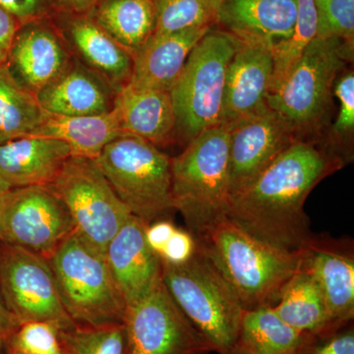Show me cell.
<instances>
[{"instance_id":"ba28073f","label":"cell","mask_w":354,"mask_h":354,"mask_svg":"<svg viewBox=\"0 0 354 354\" xmlns=\"http://www.w3.org/2000/svg\"><path fill=\"white\" fill-rule=\"evenodd\" d=\"M353 50L344 39L317 37L285 80L268 95L267 106L292 128L298 139L320 127L337 77Z\"/></svg>"},{"instance_id":"2e32d148","label":"cell","mask_w":354,"mask_h":354,"mask_svg":"<svg viewBox=\"0 0 354 354\" xmlns=\"http://www.w3.org/2000/svg\"><path fill=\"white\" fill-rule=\"evenodd\" d=\"M225 80L221 125L230 127L267 104L271 88V50L261 44L237 41Z\"/></svg>"},{"instance_id":"7c38bea8","label":"cell","mask_w":354,"mask_h":354,"mask_svg":"<svg viewBox=\"0 0 354 354\" xmlns=\"http://www.w3.org/2000/svg\"><path fill=\"white\" fill-rule=\"evenodd\" d=\"M127 354H209L213 346L177 307L162 281L127 307Z\"/></svg>"},{"instance_id":"8d00e7d4","label":"cell","mask_w":354,"mask_h":354,"mask_svg":"<svg viewBox=\"0 0 354 354\" xmlns=\"http://www.w3.org/2000/svg\"><path fill=\"white\" fill-rule=\"evenodd\" d=\"M0 7L10 13L21 25L34 22L44 11V0H0Z\"/></svg>"},{"instance_id":"4dcf8cb0","label":"cell","mask_w":354,"mask_h":354,"mask_svg":"<svg viewBox=\"0 0 354 354\" xmlns=\"http://www.w3.org/2000/svg\"><path fill=\"white\" fill-rule=\"evenodd\" d=\"M65 354H127L124 324L106 327L74 325L60 330Z\"/></svg>"},{"instance_id":"d590c367","label":"cell","mask_w":354,"mask_h":354,"mask_svg":"<svg viewBox=\"0 0 354 354\" xmlns=\"http://www.w3.org/2000/svg\"><path fill=\"white\" fill-rule=\"evenodd\" d=\"M197 250L196 239L190 232L176 228L160 254V259L172 265L187 262Z\"/></svg>"},{"instance_id":"7402d4cb","label":"cell","mask_w":354,"mask_h":354,"mask_svg":"<svg viewBox=\"0 0 354 354\" xmlns=\"http://www.w3.org/2000/svg\"><path fill=\"white\" fill-rule=\"evenodd\" d=\"M95 74L81 66H71L37 94L48 113L62 116L95 115L109 113L113 99Z\"/></svg>"},{"instance_id":"5bb4252c","label":"cell","mask_w":354,"mask_h":354,"mask_svg":"<svg viewBox=\"0 0 354 354\" xmlns=\"http://www.w3.org/2000/svg\"><path fill=\"white\" fill-rule=\"evenodd\" d=\"M146 227L136 216H130L104 252L127 307L141 301L162 281V259L147 243Z\"/></svg>"},{"instance_id":"7bdbcfd3","label":"cell","mask_w":354,"mask_h":354,"mask_svg":"<svg viewBox=\"0 0 354 354\" xmlns=\"http://www.w3.org/2000/svg\"><path fill=\"white\" fill-rule=\"evenodd\" d=\"M10 189V186H9L8 184L4 183L3 180H1V179H0V200H1L2 197H3L4 195H6V193L8 192V191Z\"/></svg>"},{"instance_id":"f35d334b","label":"cell","mask_w":354,"mask_h":354,"mask_svg":"<svg viewBox=\"0 0 354 354\" xmlns=\"http://www.w3.org/2000/svg\"><path fill=\"white\" fill-rule=\"evenodd\" d=\"M176 230V227L171 221L162 220L153 221L145 227L147 243L152 248L153 252L160 256Z\"/></svg>"},{"instance_id":"f6af8a7d","label":"cell","mask_w":354,"mask_h":354,"mask_svg":"<svg viewBox=\"0 0 354 354\" xmlns=\"http://www.w3.org/2000/svg\"><path fill=\"white\" fill-rule=\"evenodd\" d=\"M11 354H18V353H11Z\"/></svg>"},{"instance_id":"ee69618b","label":"cell","mask_w":354,"mask_h":354,"mask_svg":"<svg viewBox=\"0 0 354 354\" xmlns=\"http://www.w3.org/2000/svg\"><path fill=\"white\" fill-rule=\"evenodd\" d=\"M2 346H3V344L0 341V351H1Z\"/></svg>"},{"instance_id":"8fae6325","label":"cell","mask_w":354,"mask_h":354,"mask_svg":"<svg viewBox=\"0 0 354 354\" xmlns=\"http://www.w3.org/2000/svg\"><path fill=\"white\" fill-rule=\"evenodd\" d=\"M0 288L18 325L48 321L62 330L76 325L62 306L50 261L39 254L0 242Z\"/></svg>"},{"instance_id":"d6986e66","label":"cell","mask_w":354,"mask_h":354,"mask_svg":"<svg viewBox=\"0 0 354 354\" xmlns=\"http://www.w3.org/2000/svg\"><path fill=\"white\" fill-rule=\"evenodd\" d=\"M57 139L27 136L0 144V179L11 188L50 185L72 157Z\"/></svg>"},{"instance_id":"ac0fdd59","label":"cell","mask_w":354,"mask_h":354,"mask_svg":"<svg viewBox=\"0 0 354 354\" xmlns=\"http://www.w3.org/2000/svg\"><path fill=\"white\" fill-rule=\"evenodd\" d=\"M69 59L57 35L34 21L18 30L6 65L20 85L37 95L68 68Z\"/></svg>"},{"instance_id":"4316f807","label":"cell","mask_w":354,"mask_h":354,"mask_svg":"<svg viewBox=\"0 0 354 354\" xmlns=\"http://www.w3.org/2000/svg\"><path fill=\"white\" fill-rule=\"evenodd\" d=\"M309 337L263 306L244 310L237 342L256 354H297Z\"/></svg>"},{"instance_id":"8992f818","label":"cell","mask_w":354,"mask_h":354,"mask_svg":"<svg viewBox=\"0 0 354 354\" xmlns=\"http://www.w3.org/2000/svg\"><path fill=\"white\" fill-rule=\"evenodd\" d=\"M94 160L121 202L146 225L174 209L171 158L157 146L122 134Z\"/></svg>"},{"instance_id":"ffe728a7","label":"cell","mask_w":354,"mask_h":354,"mask_svg":"<svg viewBox=\"0 0 354 354\" xmlns=\"http://www.w3.org/2000/svg\"><path fill=\"white\" fill-rule=\"evenodd\" d=\"M212 28L151 37L133 57L132 73L127 86L139 90L171 92L191 51Z\"/></svg>"},{"instance_id":"1f68e13d","label":"cell","mask_w":354,"mask_h":354,"mask_svg":"<svg viewBox=\"0 0 354 354\" xmlns=\"http://www.w3.org/2000/svg\"><path fill=\"white\" fill-rule=\"evenodd\" d=\"M60 330L48 321L20 324L4 346L9 354H65Z\"/></svg>"},{"instance_id":"277c9868","label":"cell","mask_w":354,"mask_h":354,"mask_svg":"<svg viewBox=\"0 0 354 354\" xmlns=\"http://www.w3.org/2000/svg\"><path fill=\"white\" fill-rule=\"evenodd\" d=\"M162 281L177 307L214 351L225 354L234 348L245 309L198 247L194 256L183 264L162 260Z\"/></svg>"},{"instance_id":"52a82bcc","label":"cell","mask_w":354,"mask_h":354,"mask_svg":"<svg viewBox=\"0 0 354 354\" xmlns=\"http://www.w3.org/2000/svg\"><path fill=\"white\" fill-rule=\"evenodd\" d=\"M236 46L232 37L212 28L191 51L172 87L176 135L186 145L202 132L221 125L228 65Z\"/></svg>"},{"instance_id":"74e56055","label":"cell","mask_w":354,"mask_h":354,"mask_svg":"<svg viewBox=\"0 0 354 354\" xmlns=\"http://www.w3.org/2000/svg\"><path fill=\"white\" fill-rule=\"evenodd\" d=\"M21 26L10 13L0 7V64H6L14 38Z\"/></svg>"},{"instance_id":"e575fe53","label":"cell","mask_w":354,"mask_h":354,"mask_svg":"<svg viewBox=\"0 0 354 354\" xmlns=\"http://www.w3.org/2000/svg\"><path fill=\"white\" fill-rule=\"evenodd\" d=\"M297 354H354V329L351 322L319 335H310Z\"/></svg>"},{"instance_id":"30bf717a","label":"cell","mask_w":354,"mask_h":354,"mask_svg":"<svg viewBox=\"0 0 354 354\" xmlns=\"http://www.w3.org/2000/svg\"><path fill=\"white\" fill-rule=\"evenodd\" d=\"M74 232L68 212L48 186L11 188L0 200V242L50 259Z\"/></svg>"},{"instance_id":"44dd1931","label":"cell","mask_w":354,"mask_h":354,"mask_svg":"<svg viewBox=\"0 0 354 354\" xmlns=\"http://www.w3.org/2000/svg\"><path fill=\"white\" fill-rule=\"evenodd\" d=\"M122 134L160 147L176 136V113L171 92L125 86L116 93L111 109Z\"/></svg>"},{"instance_id":"9a60e30c","label":"cell","mask_w":354,"mask_h":354,"mask_svg":"<svg viewBox=\"0 0 354 354\" xmlns=\"http://www.w3.org/2000/svg\"><path fill=\"white\" fill-rule=\"evenodd\" d=\"M301 266L322 291L333 325L342 327L354 316L353 245L329 237L314 236L301 252Z\"/></svg>"},{"instance_id":"b9f144b4","label":"cell","mask_w":354,"mask_h":354,"mask_svg":"<svg viewBox=\"0 0 354 354\" xmlns=\"http://www.w3.org/2000/svg\"><path fill=\"white\" fill-rule=\"evenodd\" d=\"M225 354H256L255 353H253V351H251L250 349H248L245 348V346H241V344H239L237 342L236 344L230 349L228 353Z\"/></svg>"},{"instance_id":"cb8c5ba5","label":"cell","mask_w":354,"mask_h":354,"mask_svg":"<svg viewBox=\"0 0 354 354\" xmlns=\"http://www.w3.org/2000/svg\"><path fill=\"white\" fill-rule=\"evenodd\" d=\"M122 135L113 111L86 116L48 113L31 136L59 140L69 146L74 157L95 160L104 147Z\"/></svg>"},{"instance_id":"484cf974","label":"cell","mask_w":354,"mask_h":354,"mask_svg":"<svg viewBox=\"0 0 354 354\" xmlns=\"http://www.w3.org/2000/svg\"><path fill=\"white\" fill-rule=\"evenodd\" d=\"M90 17L132 57L150 39L155 28L153 0H100Z\"/></svg>"},{"instance_id":"83f0119b","label":"cell","mask_w":354,"mask_h":354,"mask_svg":"<svg viewBox=\"0 0 354 354\" xmlns=\"http://www.w3.org/2000/svg\"><path fill=\"white\" fill-rule=\"evenodd\" d=\"M46 115L37 95L20 85L6 64H0V144L31 136Z\"/></svg>"},{"instance_id":"6da1fadb","label":"cell","mask_w":354,"mask_h":354,"mask_svg":"<svg viewBox=\"0 0 354 354\" xmlns=\"http://www.w3.org/2000/svg\"><path fill=\"white\" fill-rule=\"evenodd\" d=\"M342 165L325 149L297 140L230 196L227 216L258 241L301 253L315 236L305 214V201L317 184Z\"/></svg>"},{"instance_id":"f1b7e54d","label":"cell","mask_w":354,"mask_h":354,"mask_svg":"<svg viewBox=\"0 0 354 354\" xmlns=\"http://www.w3.org/2000/svg\"><path fill=\"white\" fill-rule=\"evenodd\" d=\"M223 0H153L155 28L152 37L214 27Z\"/></svg>"},{"instance_id":"603a6c76","label":"cell","mask_w":354,"mask_h":354,"mask_svg":"<svg viewBox=\"0 0 354 354\" xmlns=\"http://www.w3.org/2000/svg\"><path fill=\"white\" fill-rule=\"evenodd\" d=\"M68 35L80 57L115 94L127 85L132 73V55L90 16L72 20Z\"/></svg>"},{"instance_id":"836d02e7","label":"cell","mask_w":354,"mask_h":354,"mask_svg":"<svg viewBox=\"0 0 354 354\" xmlns=\"http://www.w3.org/2000/svg\"><path fill=\"white\" fill-rule=\"evenodd\" d=\"M318 18L317 37L344 39L353 46L354 0H313Z\"/></svg>"},{"instance_id":"5b68a950","label":"cell","mask_w":354,"mask_h":354,"mask_svg":"<svg viewBox=\"0 0 354 354\" xmlns=\"http://www.w3.org/2000/svg\"><path fill=\"white\" fill-rule=\"evenodd\" d=\"M48 261L62 306L76 325L106 327L124 324L127 304L104 254L73 232Z\"/></svg>"},{"instance_id":"4fadbf2b","label":"cell","mask_w":354,"mask_h":354,"mask_svg":"<svg viewBox=\"0 0 354 354\" xmlns=\"http://www.w3.org/2000/svg\"><path fill=\"white\" fill-rule=\"evenodd\" d=\"M230 129V196L253 181L298 137L266 104Z\"/></svg>"},{"instance_id":"e0dca14e","label":"cell","mask_w":354,"mask_h":354,"mask_svg":"<svg viewBox=\"0 0 354 354\" xmlns=\"http://www.w3.org/2000/svg\"><path fill=\"white\" fill-rule=\"evenodd\" d=\"M297 17V0H223L216 25L235 41L270 50L290 38Z\"/></svg>"},{"instance_id":"f546056e","label":"cell","mask_w":354,"mask_h":354,"mask_svg":"<svg viewBox=\"0 0 354 354\" xmlns=\"http://www.w3.org/2000/svg\"><path fill=\"white\" fill-rule=\"evenodd\" d=\"M318 18L313 0H297V17L290 38L271 48L272 78L270 92L276 90L299 62L307 46L317 38Z\"/></svg>"},{"instance_id":"d6a6232c","label":"cell","mask_w":354,"mask_h":354,"mask_svg":"<svg viewBox=\"0 0 354 354\" xmlns=\"http://www.w3.org/2000/svg\"><path fill=\"white\" fill-rule=\"evenodd\" d=\"M334 93L339 102V114L333 127L332 148L330 152L344 165L351 156L346 152L348 147L351 152V142L354 132V74L346 72L339 77L335 84Z\"/></svg>"},{"instance_id":"d4e9b609","label":"cell","mask_w":354,"mask_h":354,"mask_svg":"<svg viewBox=\"0 0 354 354\" xmlns=\"http://www.w3.org/2000/svg\"><path fill=\"white\" fill-rule=\"evenodd\" d=\"M272 308L286 324L305 334L319 335L337 329L333 325L316 279L301 264Z\"/></svg>"},{"instance_id":"7a4b0ae2","label":"cell","mask_w":354,"mask_h":354,"mask_svg":"<svg viewBox=\"0 0 354 354\" xmlns=\"http://www.w3.org/2000/svg\"><path fill=\"white\" fill-rule=\"evenodd\" d=\"M193 236L245 310L278 304L281 290L301 264V253L258 241L227 216Z\"/></svg>"},{"instance_id":"60d3db41","label":"cell","mask_w":354,"mask_h":354,"mask_svg":"<svg viewBox=\"0 0 354 354\" xmlns=\"http://www.w3.org/2000/svg\"><path fill=\"white\" fill-rule=\"evenodd\" d=\"M64 8L74 13L91 12L100 0H57Z\"/></svg>"},{"instance_id":"ab89813d","label":"cell","mask_w":354,"mask_h":354,"mask_svg":"<svg viewBox=\"0 0 354 354\" xmlns=\"http://www.w3.org/2000/svg\"><path fill=\"white\" fill-rule=\"evenodd\" d=\"M17 327L18 323L16 322L12 314L7 309L3 297H2L1 288H0V341L3 346Z\"/></svg>"},{"instance_id":"9c48e42d","label":"cell","mask_w":354,"mask_h":354,"mask_svg":"<svg viewBox=\"0 0 354 354\" xmlns=\"http://www.w3.org/2000/svg\"><path fill=\"white\" fill-rule=\"evenodd\" d=\"M48 187L64 203L74 232L102 254L132 215L92 158L72 156Z\"/></svg>"},{"instance_id":"3957f363","label":"cell","mask_w":354,"mask_h":354,"mask_svg":"<svg viewBox=\"0 0 354 354\" xmlns=\"http://www.w3.org/2000/svg\"><path fill=\"white\" fill-rule=\"evenodd\" d=\"M174 209L196 235L227 216L230 199V129L218 125L202 132L171 158Z\"/></svg>"}]
</instances>
